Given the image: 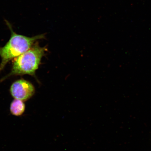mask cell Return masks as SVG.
Instances as JSON below:
<instances>
[{
	"label": "cell",
	"mask_w": 151,
	"mask_h": 151,
	"mask_svg": "<svg viewBox=\"0 0 151 151\" xmlns=\"http://www.w3.org/2000/svg\"><path fill=\"white\" fill-rule=\"evenodd\" d=\"M11 32V36L6 44L0 47V71L4 68L11 60L16 58L27 51L39 40L45 38L44 35H39L32 37L18 35L13 31L11 24L6 22Z\"/></svg>",
	"instance_id": "1"
},
{
	"label": "cell",
	"mask_w": 151,
	"mask_h": 151,
	"mask_svg": "<svg viewBox=\"0 0 151 151\" xmlns=\"http://www.w3.org/2000/svg\"><path fill=\"white\" fill-rule=\"evenodd\" d=\"M37 42L27 51L16 58L11 72L2 79V81L13 76L28 75L35 76L36 71L47 51L46 47H41Z\"/></svg>",
	"instance_id": "2"
},
{
	"label": "cell",
	"mask_w": 151,
	"mask_h": 151,
	"mask_svg": "<svg viewBox=\"0 0 151 151\" xmlns=\"http://www.w3.org/2000/svg\"><path fill=\"white\" fill-rule=\"evenodd\" d=\"M10 92L11 95L15 99L25 101L32 97L35 93V89L31 82L20 79L13 83Z\"/></svg>",
	"instance_id": "3"
},
{
	"label": "cell",
	"mask_w": 151,
	"mask_h": 151,
	"mask_svg": "<svg viewBox=\"0 0 151 151\" xmlns=\"http://www.w3.org/2000/svg\"><path fill=\"white\" fill-rule=\"evenodd\" d=\"M25 109V105L23 101L15 99L11 103L10 107V112L14 116H21Z\"/></svg>",
	"instance_id": "4"
}]
</instances>
